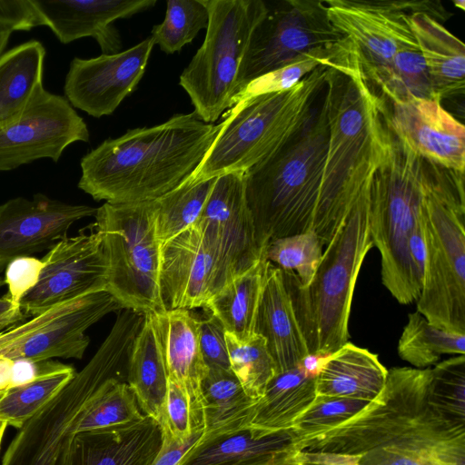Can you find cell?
Instances as JSON below:
<instances>
[{"label": "cell", "mask_w": 465, "mask_h": 465, "mask_svg": "<svg viewBox=\"0 0 465 465\" xmlns=\"http://www.w3.org/2000/svg\"><path fill=\"white\" fill-rule=\"evenodd\" d=\"M431 369L395 367L342 424L293 445L311 465H465V427L428 402Z\"/></svg>", "instance_id": "obj_1"}, {"label": "cell", "mask_w": 465, "mask_h": 465, "mask_svg": "<svg viewBox=\"0 0 465 465\" xmlns=\"http://www.w3.org/2000/svg\"><path fill=\"white\" fill-rule=\"evenodd\" d=\"M220 127L194 113L177 114L163 124L106 139L81 159L78 187L109 203L156 200L195 171Z\"/></svg>", "instance_id": "obj_2"}, {"label": "cell", "mask_w": 465, "mask_h": 465, "mask_svg": "<svg viewBox=\"0 0 465 465\" xmlns=\"http://www.w3.org/2000/svg\"><path fill=\"white\" fill-rule=\"evenodd\" d=\"M327 103L289 143L245 173V195L258 247L276 238L313 231L329 143Z\"/></svg>", "instance_id": "obj_3"}, {"label": "cell", "mask_w": 465, "mask_h": 465, "mask_svg": "<svg viewBox=\"0 0 465 465\" xmlns=\"http://www.w3.org/2000/svg\"><path fill=\"white\" fill-rule=\"evenodd\" d=\"M330 68L320 65L290 90L240 101L227 110L212 145L186 181L246 173L273 155L311 119Z\"/></svg>", "instance_id": "obj_4"}, {"label": "cell", "mask_w": 465, "mask_h": 465, "mask_svg": "<svg viewBox=\"0 0 465 465\" xmlns=\"http://www.w3.org/2000/svg\"><path fill=\"white\" fill-rule=\"evenodd\" d=\"M371 178L323 251L311 283L303 287L294 272L282 270L310 354L330 355L348 341L357 277L373 247L369 220Z\"/></svg>", "instance_id": "obj_5"}, {"label": "cell", "mask_w": 465, "mask_h": 465, "mask_svg": "<svg viewBox=\"0 0 465 465\" xmlns=\"http://www.w3.org/2000/svg\"><path fill=\"white\" fill-rule=\"evenodd\" d=\"M420 157L394 138L391 156L374 173L370 187V232L381 256L382 283L401 304L417 301L422 286L409 251L420 221Z\"/></svg>", "instance_id": "obj_6"}, {"label": "cell", "mask_w": 465, "mask_h": 465, "mask_svg": "<svg viewBox=\"0 0 465 465\" xmlns=\"http://www.w3.org/2000/svg\"><path fill=\"white\" fill-rule=\"evenodd\" d=\"M204 41L180 75L193 113L213 124L233 105L239 75L253 31L269 6L262 0H204Z\"/></svg>", "instance_id": "obj_7"}, {"label": "cell", "mask_w": 465, "mask_h": 465, "mask_svg": "<svg viewBox=\"0 0 465 465\" xmlns=\"http://www.w3.org/2000/svg\"><path fill=\"white\" fill-rule=\"evenodd\" d=\"M154 210V201L105 203L94 215L108 266L106 291L124 309L143 314L164 311Z\"/></svg>", "instance_id": "obj_8"}, {"label": "cell", "mask_w": 465, "mask_h": 465, "mask_svg": "<svg viewBox=\"0 0 465 465\" xmlns=\"http://www.w3.org/2000/svg\"><path fill=\"white\" fill-rule=\"evenodd\" d=\"M420 223L425 258L417 312L433 326L465 334V214L425 182Z\"/></svg>", "instance_id": "obj_9"}, {"label": "cell", "mask_w": 465, "mask_h": 465, "mask_svg": "<svg viewBox=\"0 0 465 465\" xmlns=\"http://www.w3.org/2000/svg\"><path fill=\"white\" fill-rule=\"evenodd\" d=\"M331 24L355 45L363 74L378 84L396 54L417 45L411 14L424 12L437 21L450 14L439 1H323Z\"/></svg>", "instance_id": "obj_10"}, {"label": "cell", "mask_w": 465, "mask_h": 465, "mask_svg": "<svg viewBox=\"0 0 465 465\" xmlns=\"http://www.w3.org/2000/svg\"><path fill=\"white\" fill-rule=\"evenodd\" d=\"M323 1L287 0L270 8L257 25L239 75V92L253 79L341 41Z\"/></svg>", "instance_id": "obj_11"}, {"label": "cell", "mask_w": 465, "mask_h": 465, "mask_svg": "<svg viewBox=\"0 0 465 465\" xmlns=\"http://www.w3.org/2000/svg\"><path fill=\"white\" fill-rule=\"evenodd\" d=\"M124 307L107 291L55 305L0 331V359L41 362L53 358L82 359L90 339L85 331Z\"/></svg>", "instance_id": "obj_12"}, {"label": "cell", "mask_w": 465, "mask_h": 465, "mask_svg": "<svg viewBox=\"0 0 465 465\" xmlns=\"http://www.w3.org/2000/svg\"><path fill=\"white\" fill-rule=\"evenodd\" d=\"M108 380L87 363L18 430L0 465H70L71 445L87 408Z\"/></svg>", "instance_id": "obj_13"}, {"label": "cell", "mask_w": 465, "mask_h": 465, "mask_svg": "<svg viewBox=\"0 0 465 465\" xmlns=\"http://www.w3.org/2000/svg\"><path fill=\"white\" fill-rule=\"evenodd\" d=\"M89 138L68 100L44 87L20 113L0 123V172L43 158L57 163L70 144Z\"/></svg>", "instance_id": "obj_14"}, {"label": "cell", "mask_w": 465, "mask_h": 465, "mask_svg": "<svg viewBox=\"0 0 465 465\" xmlns=\"http://www.w3.org/2000/svg\"><path fill=\"white\" fill-rule=\"evenodd\" d=\"M237 275L232 262L196 223L160 248L159 287L164 311L204 308Z\"/></svg>", "instance_id": "obj_15"}, {"label": "cell", "mask_w": 465, "mask_h": 465, "mask_svg": "<svg viewBox=\"0 0 465 465\" xmlns=\"http://www.w3.org/2000/svg\"><path fill=\"white\" fill-rule=\"evenodd\" d=\"M44 267L35 287L21 301L25 315L35 316L78 297L106 291L108 266L100 233L64 237L42 259Z\"/></svg>", "instance_id": "obj_16"}, {"label": "cell", "mask_w": 465, "mask_h": 465, "mask_svg": "<svg viewBox=\"0 0 465 465\" xmlns=\"http://www.w3.org/2000/svg\"><path fill=\"white\" fill-rule=\"evenodd\" d=\"M154 45L149 36L116 54L74 57L65 76L66 99L93 117L112 114L142 80Z\"/></svg>", "instance_id": "obj_17"}, {"label": "cell", "mask_w": 465, "mask_h": 465, "mask_svg": "<svg viewBox=\"0 0 465 465\" xmlns=\"http://www.w3.org/2000/svg\"><path fill=\"white\" fill-rule=\"evenodd\" d=\"M385 118L400 145L432 163L464 173L465 128L440 99L391 103V109L386 104Z\"/></svg>", "instance_id": "obj_18"}, {"label": "cell", "mask_w": 465, "mask_h": 465, "mask_svg": "<svg viewBox=\"0 0 465 465\" xmlns=\"http://www.w3.org/2000/svg\"><path fill=\"white\" fill-rule=\"evenodd\" d=\"M97 208L70 204L37 193L0 204V271L18 257L51 248L77 221L94 216Z\"/></svg>", "instance_id": "obj_19"}, {"label": "cell", "mask_w": 465, "mask_h": 465, "mask_svg": "<svg viewBox=\"0 0 465 465\" xmlns=\"http://www.w3.org/2000/svg\"><path fill=\"white\" fill-rule=\"evenodd\" d=\"M204 237L233 264L240 274L264 252L258 247L245 195V173L216 177L204 208L195 223Z\"/></svg>", "instance_id": "obj_20"}, {"label": "cell", "mask_w": 465, "mask_h": 465, "mask_svg": "<svg viewBox=\"0 0 465 465\" xmlns=\"http://www.w3.org/2000/svg\"><path fill=\"white\" fill-rule=\"evenodd\" d=\"M157 0H35L56 38L64 45L93 37L103 54L120 52L123 44L117 19L129 18L153 7Z\"/></svg>", "instance_id": "obj_21"}, {"label": "cell", "mask_w": 465, "mask_h": 465, "mask_svg": "<svg viewBox=\"0 0 465 465\" xmlns=\"http://www.w3.org/2000/svg\"><path fill=\"white\" fill-rule=\"evenodd\" d=\"M152 314L168 379L186 393L195 425L204 430L201 383L207 367L200 347L198 318L185 309Z\"/></svg>", "instance_id": "obj_22"}, {"label": "cell", "mask_w": 465, "mask_h": 465, "mask_svg": "<svg viewBox=\"0 0 465 465\" xmlns=\"http://www.w3.org/2000/svg\"><path fill=\"white\" fill-rule=\"evenodd\" d=\"M161 444L158 422L145 415L130 425L75 433L70 465H152Z\"/></svg>", "instance_id": "obj_23"}, {"label": "cell", "mask_w": 465, "mask_h": 465, "mask_svg": "<svg viewBox=\"0 0 465 465\" xmlns=\"http://www.w3.org/2000/svg\"><path fill=\"white\" fill-rule=\"evenodd\" d=\"M272 357L277 374L296 368L309 355L286 289L282 271L270 262L255 324Z\"/></svg>", "instance_id": "obj_24"}, {"label": "cell", "mask_w": 465, "mask_h": 465, "mask_svg": "<svg viewBox=\"0 0 465 465\" xmlns=\"http://www.w3.org/2000/svg\"><path fill=\"white\" fill-rule=\"evenodd\" d=\"M409 25L424 59L435 97L441 101L464 94V44L427 13L411 14Z\"/></svg>", "instance_id": "obj_25"}, {"label": "cell", "mask_w": 465, "mask_h": 465, "mask_svg": "<svg viewBox=\"0 0 465 465\" xmlns=\"http://www.w3.org/2000/svg\"><path fill=\"white\" fill-rule=\"evenodd\" d=\"M387 374L377 354L347 341L327 356L316 376V394L371 401L383 389Z\"/></svg>", "instance_id": "obj_26"}, {"label": "cell", "mask_w": 465, "mask_h": 465, "mask_svg": "<svg viewBox=\"0 0 465 465\" xmlns=\"http://www.w3.org/2000/svg\"><path fill=\"white\" fill-rule=\"evenodd\" d=\"M269 265L263 252L255 264L235 276L203 308L222 322L226 332L239 341H247L255 334Z\"/></svg>", "instance_id": "obj_27"}, {"label": "cell", "mask_w": 465, "mask_h": 465, "mask_svg": "<svg viewBox=\"0 0 465 465\" xmlns=\"http://www.w3.org/2000/svg\"><path fill=\"white\" fill-rule=\"evenodd\" d=\"M126 382L143 415L158 421L167 393L168 375L152 313L144 314L134 338Z\"/></svg>", "instance_id": "obj_28"}, {"label": "cell", "mask_w": 465, "mask_h": 465, "mask_svg": "<svg viewBox=\"0 0 465 465\" xmlns=\"http://www.w3.org/2000/svg\"><path fill=\"white\" fill-rule=\"evenodd\" d=\"M316 396V377L299 366L278 373L256 402L249 428L264 434L291 430Z\"/></svg>", "instance_id": "obj_29"}, {"label": "cell", "mask_w": 465, "mask_h": 465, "mask_svg": "<svg viewBox=\"0 0 465 465\" xmlns=\"http://www.w3.org/2000/svg\"><path fill=\"white\" fill-rule=\"evenodd\" d=\"M201 393L204 431L200 440L249 428L257 401L245 393L232 370L207 369Z\"/></svg>", "instance_id": "obj_30"}, {"label": "cell", "mask_w": 465, "mask_h": 465, "mask_svg": "<svg viewBox=\"0 0 465 465\" xmlns=\"http://www.w3.org/2000/svg\"><path fill=\"white\" fill-rule=\"evenodd\" d=\"M292 447L291 430L264 434L245 428L211 440H199L178 465H237Z\"/></svg>", "instance_id": "obj_31"}, {"label": "cell", "mask_w": 465, "mask_h": 465, "mask_svg": "<svg viewBox=\"0 0 465 465\" xmlns=\"http://www.w3.org/2000/svg\"><path fill=\"white\" fill-rule=\"evenodd\" d=\"M45 48L37 40L25 42L0 56V123L20 113L44 88Z\"/></svg>", "instance_id": "obj_32"}, {"label": "cell", "mask_w": 465, "mask_h": 465, "mask_svg": "<svg viewBox=\"0 0 465 465\" xmlns=\"http://www.w3.org/2000/svg\"><path fill=\"white\" fill-rule=\"evenodd\" d=\"M30 381L11 386L0 398V420L19 430L72 380L74 369L45 361Z\"/></svg>", "instance_id": "obj_33"}, {"label": "cell", "mask_w": 465, "mask_h": 465, "mask_svg": "<svg viewBox=\"0 0 465 465\" xmlns=\"http://www.w3.org/2000/svg\"><path fill=\"white\" fill-rule=\"evenodd\" d=\"M216 178L184 181L154 201L155 232L160 247L199 219Z\"/></svg>", "instance_id": "obj_34"}, {"label": "cell", "mask_w": 465, "mask_h": 465, "mask_svg": "<svg viewBox=\"0 0 465 465\" xmlns=\"http://www.w3.org/2000/svg\"><path fill=\"white\" fill-rule=\"evenodd\" d=\"M398 353L414 367L424 369L436 363L441 355H464L465 334L439 329L420 312H411L400 337Z\"/></svg>", "instance_id": "obj_35"}, {"label": "cell", "mask_w": 465, "mask_h": 465, "mask_svg": "<svg viewBox=\"0 0 465 465\" xmlns=\"http://www.w3.org/2000/svg\"><path fill=\"white\" fill-rule=\"evenodd\" d=\"M225 339L230 369L245 393L258 401L277 374L276 364L268 351L265 339L255 333L249 340L242 341L226 331Z\"/></svg>", "instance_id": "obj_36"}, {"label": "cell", "mask_w": 465, "mask_h": 465, "mask_svg": "<svg viewBox=\"0 0 465 465\" xmlns=\"http://www.w3.org/2000/svg\"><path fill=\"white\" fill-rule=\"evenodd\" d=\"M144 416L127 382L112 378L95 392L76 433L130 425Z\"/></svg>", "instance_id": "obj_37"}, {"label": "cell", "mask_w": 465, "mask_h": 465, "mask_svg": "<svg viewBox=\"0 0 465 465\" xmlns=\"http://www.w3.org/2000/svg\"><path fill=\"white\" fill-rule=\"evenodd\" d=\"M204 0H168L161 24L153 25L151 36L165 54H171L191 43L208 25Z\"/></svg>", "instance_id": "obj_38"}, {"label": "cell", "mask_w": 465, "mask_h": 465, "mask_svg": "<svg viewBox=\"0 0 465 465\" xmlns=\"http://www.w3.org/2000/svg\"><path fill=\"white\" fill-rule=\"evenodd\" d=\"M428 402L447 421L465 427V355L447 359L431 369Z\"/></svg>", "instance_id": "obj_39"}, {"label": "cell", "mask_w": 465, "mask_h": 465, "mask_svg": "<svg viewBox=\"0 0 465 465\" xmlns=\"http://www.w3.org/2000/svg\"><path fill=\"white\" fill-rule=\"evenodd\" d=\"M323 245L313 231L271 240L265 257L282 271L294 272L301 285L312 281L323 254Z\"/></svg>", "instance_id": "obj_40"}, {"label": "cell", "mask_w": 465, "mask_h": 465, "mask_svg": "<svg viewBox=\"0 0 465 465\" xmlns=\"http://www.w3.org/2000/svg\"><path fill=\"white\" fill-rule=\"evenodd\" d=\"M370 401L317 395L291 429L293 445L324 433L351 419Z\"/></svg>", "instance_id": "obj_41"}, {"label": "cell", "mask_w": 465, "mask_h": 465, "mask_svg": "<svg viewBox=\"0 0 465 465\" xmlns=\"http://www.w3.org/2000/svg\"><path fill=\"white\" fill-rule=\"evenodd\" d=\"M157 422L162 436L177 440H184L194 431L203 430L195 425L186 393L169 379L166 397Z\"/></svg>", "instance_id": "obj_42"}, {"label": "cell", "mask_w": 465, "mask_h": 465, "mask_svg": "<svg viewBox=\"0 0 465 465\" xmlns=\"http://www.w3.org/2000/svg\"><path fill=\"white\" fill-rule=\"evenodd\" d=\"M44 262L32 256L18 257L5 267V282L8 286V296L15 311L21 310V301L37 283Z\"/></svg>", "instance_id": "obj_43"}, {"label": "cell", "mask_w": 465, "mask_h": 465, "mask_svg": "<svg viewBox=\"0 0 465 465\" xmlns=\"http://www.w3.org/2000/svg\"><path fill=\"white\" fill-rule=\"evenodd\" d=\"M207 317L198 318L199 341L207 369L231 370L225 330L222 322L208 312Z\"/></svg>", "instance_id": "obj_44"}, {"label": "cell", "mask_w": 465, "mask_h": 465, "mask_svg": "<svg viewBox=\"0 0 465 465\" xmlns=\"http://www.w3.org/2000/svg\"><path fill=\"white\" fill-rule=\"evenodd\" d=\"M0 25L13 31H29L45 25L35 0H0Z\"/></svg>", "instance_id": "obj_45"}, {"label": "cell", "mask_w": 465, "mask_h": 465, "mask_svg": "<svg viewBox=\"0 0 465 465\" xmlns=\"http://www.w3.org/2000/svg\"><path fill=\"white\" fill-rule=\"evenodd\" d=\"M203 431V430H196L184 440L162 436L161 448L152 465H178L189 450L199 441Z\"/></svg>", "instance_id": "obj_46"}, {"label": "cell", "mask_w": 465, "mask_h": 465, "mask_svg": "<svg viewBox=\"0 0 465 465\" xmlns=\"http://www.w3.org/2000/svg\"><path fill=\"white\" fill-rule=\"evenodd\" d=\"M237 465H311L293 447Z\"/></svg>", "instance_id": "obj_47"}, {"label": "cell", "mask_w": 465, "mask_h": 465, "mask_svg": "<svg viewBox=\"0 0 465 465\" xmlns=\"http://www.w3.org/2000/svg\"><path fill=\"white\" fill-rule=\"evenodd\" d=\"M25 319V314L17 312L7 295L0 297V331Z\"/></svg>", "instance_id": "obj_48"}, {"label": "cell", "mask_w": 465, "mask_h": 465, "mask_svg": "<svg viewBox=\"0 0 465 465\" xmlns=\"http://www.w3.org/2000/svg\"><path fill=\"white\" fill-rule=\"evenodd\" d=\"M328 355H307L300 363L299 367L308 376L316 377L321 371Z\"/></svg>", "instance_id": "obj_49"}, {"label": "cell", "mask_w": 465, "mask_h": 465, "mask_svg": "<svg viewBox=\"0 0 465 465\" xmlns=\"http://www.w3.org/2000/svg\"><path fill=\"white\" fill-rule=\"evenodd\" d=\"M11 34L12 31L9 28L4 25H0V56L5 52V49L9 42Z\"/></svg>", "instance_id": "obj_50"}, {"label": "cell", "mask_w": 465, "mask_h": 465, "mask_svg": "<svg viewBox=\"0 0 465 465\" xmlns=\"http://www.w3.org/2000/svg\"><path fill=\"white\" fill-rule=\"evenodd\" d=\"M4 392H5V391H0V398L3 396ZM7 426L8 425L6 424V422L0 420V448H1L2 440H3V438H4V435L6 430Z\"/></svg>", "instance_id": "obj_51"}, {"label": "cell", "mask_w": 465, "mask_h": 465, "mask_svg": "<svg viewBox=\"0 0 465 465\" xmlns=\"http://www.w3.org/2000/svg\"><path fill=\"white\" fill-rule=\"evenodd\" d=\"M453 4H454L455 7H458L461 10L465 9V1L464 0H454Z\"/></svg>", "instance_id": "obj_52"}]
</instances>
